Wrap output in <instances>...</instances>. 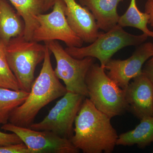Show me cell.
Wrapping results in <instances>:
<instances>
[{"instance_id": "cell-7", "label": "cell", "mask_w": 153, "mask_h": 153, "mask_svg": "<svg viewBox=\"0 0 153 153\" xmlns=\"http://www.w3.org/2000/svg\"><path fill=\"white\" fill-rule=\"evenodd\" d=\"M85 97L67 91L43 120L33 123L30 128L52 132L62 137L70 139L73 135L74 121Z\"/></svg>"}, {"instance_id": "cell-2", "label": "cell", "mask_w": 153, "mask_h": 153, "mask_svg": "<svg viewBox=\"0 0 153 153\" xmlns=\"http://www.w3.org/2000/svg\"><path fill=\"white\" fill-rule=\"evenodd\" d=\"M51 54L47 46L40 74L34 80L26 100L11 113L10 123L30 127L42 108L67 92L55 75L51 63Z\"/></svg>"}, {"instance_id": "cell-24", "label": "cell", "mask_w": 153, "mask_h": 153, "mask_svg": "<svg viewBox=\"0 0 153 153\" xmlns=\"http://www.w3.org/2000/svg\"><path fill=\"white\" fill-rule=\"evenodd\" d=\"M55 0H46V8L47 11L53 7Z\"/></svg>"}, {"instance_id": "cell-15", "label": "cell", "mask_w": 153, "mask_h": 153, "mask_svg": "<svg viewBox=\"0 0 153 153\" xmlns=\"http://www.w3.org/2000/svg\"><path fill=\"white\" fill-rule=\"evenodd\" d=\"M22 17L25 24L24 37L32 40L34 31L38 23L36 17L46 12V0H8Z\"/></svg>"}, {"instance_id": "cell-23", "label": "cell", "mask_w": 153, "mask_h": 153, "mask_svg": "<svg viewBox=\"0 0 153 153\" xmlns=\"http://www.w3.org/2000/svg\"><path fill=\"white\" fill-rule=\"evenodd\" d=\"M145 12L149 16V24L153 27V0H147L145 4Z\"/></svg>"}, {"instance_id": "cell-1", "label": "cell", "mask_w": 153, "mask_h": 153, "mask_svg": "<svg viewBox=\"0 0 153 153\" xmlns=\"http://www.w3.org/2000/svg\"><path fill=\"white\" fill-rule=\"evenodd\" d=\"M71 143L84 153H111L118 137L111 118L85 97L74 121Z\"/></svg>"}, {"instance_id": "cell-5", "label": "cell", "mask_w": 153, "mask_h": 153, "mask_svg": "<svg viewBox=\"0 0 153 153\" xmlns=\"http://www.w3.org/2000/svg\"><path fill=\"white\" fill-rule=\"evenodd\" d=\"M148 36L134 35L126 32L118 25L105 33L100 32L95 41L85 47H67L65 50L74 58L82 59L92 57L99 60L105 68L115 53L128 46H138L144 43Z\"/></svg>"}, {"instance_id": "cell-12", "label": "cell", "mask_w": 153, "mask_h": 153, "mask_svg": "<svg viewBox=\"0 0 153 153\" xmlns=\"http://www.w3.org/2000/svg\"><path fill=\"white\" fill-rule=\"evenodd\" d=\"M63 1L66 4V19L70 27L83 42L93 43L100 33L93 14L75 0Z\"/></svg>"}, {"instance_id": "cell-13", "label": "cell", "mask_w": 153, "mask_h": 153, "mask_svg": "<svg viewBox=\"0 0 153 153\" xmlns=\"http://www.w3.org/2000/svg\"><path fill=\"white\" fill-rule=\"evenodd\" d=\"M123 0H79L93 14L99 29L107 32L117 25L118 5Z\"/></svg>"}, {"instance_id": "cell-22", "label": "cell", "mask_w": 153, "mask_h": 153, "mask_svg": "<svg viewBox=\"0 0 153 153\" xmlns=\"http://www.w3.org/2000/svg\"><path fill=\"white\" fill-rule=\"evenodd\" d=\"M142 72L153 82V54L143 67Z\"/></svg>"}, {"instance_id": "cell-4", "label": "cell", "mask_w": 153, "mask_h": 153, "mask_svg": "<svg viewBox=\"0 0 153 153\" xmlns=\"http://www.w3.org/2000/svg\"><path fill=\"white\" fill-rule=\"evenodd\" d=\"M47 46L28 41L24 36L12 38L6 47L7 60L20 89L30 92L36 66L45 57Z\"/></svg>"}, {"instance_id": "cell-20", "label": "cell", "mask_w": 153, "mask_h": 153, "mask_svg": "<svg viewBox=\"0 0 153 153\" xmlns=\"http://www.w3.org/2000/svg\"><path fill=\"white\" fill-rule=\"evenodd\" d=\"M0 153H32L24 143L0 146Z\"/></svg>"}, {"instance_id": "cell-9", "label": "cell", "mask_w": 153, "mask_h": 153, "mask_svg": "<svg viewBox=\"0 0 153 153\" xmlns=\"http://www.w3.org/2000/svg\"><path fill=\"white\" fill-rule=\"evenodd\" d=\"M1 128L17 134L32 153H77L79 152L70 140L52 132L35 130L10 123L3 125Z\"/></svg>"}, {"instance_id": "cell-21", "label": "cell", "mask_w": 153, "mask_h": 153, "mask_svg": "<svg viewBox=\"0 0 153 153\" xmlns=\"http://www.w3.org/2000/svg\"><path fill=\"white\" fill-rule=\"evenodd\" d=\"M23 143L19 137L14 133L9 134L0 131V146Z\"/></svg>"}, {"instance_id": "cell-19", "label": "cell", "mask_w": 153, "mask_h": 153, "mask_svg": "<svg viewBox=\"0 0 153 153\" xmlns=\"http://www.w3.org/2000/svg\"><path fill=\"white\" fill-rule=\"evenodd\" d=\"M7 45L0 39V87L20 90L19 83L9 66L6 54Z\"/></svg>"}, {"instance_id": "cell-11", "label": "cell", "mask_w": 153, "mask_h": 153, "mask_svg": "<svg viewBox=\"0 0 153 153\" xmlns=\"http://www.w3.org/2000/svg\"><path fill=\"white\" fill-rule=\"evenodd\" d=\"M125 90L128 110L140 120L153 116V82L142 73Z\"/></svg>"}, {"instance_id": "cell-17", "label": "cell", "mask_w": 153, "mask_h": 153, "mask_svg": "<svg viewBox=\"0 0 153 153\" xmlns=\"http://www.w3.org/2000/svg\"><path fill=\"white\" fill-rule=\"evenodd\" d=\"M29 92L0 87V124L7 123L11 113L26 100Z\"/></svg>"}, {"instance_id": "cell-16", "label": "cell", "mask_w": 153, "mask_h": 153, "mask_svg": "<svg viewBox=\"0 0 153 153\" xmlns=\"http://www.w3.org/2000/svg\"><path fill=\"white\" fill-rule=\"evenodd\" d=\"M153 143V116L143 118L134 129L118 136L116 145L131 146L136 145L145 148Z\"/></svg>"}, {"instance_id": "cell-18", "label": "cell", "mask_w": 153, "mask_h": 153, "mask_svg": "<svg viewBox=\"0 0 153 153\" xmlns=\"http://www.w3.org/2000/svg\"><path fill=\"white\" fill-rule=\"evenodd\" d=\"M149 16L143 13L137 7L136 0H131L128 8L125 13L120 16L117 25L122 27H133L141 30L148 37L153 38V32L148 27Z\"/></svg>"}, {"instance_id": "cell-14", "label": "cell", "mask_w": 153, "mask_h": 153, "mask_svg": "<svg viewBox=\"0 0 153 153\" xmlns=\"http://www.w3.org/2000/svg\"><path fill=\"white\" fill-rule=\"evenodd\" d=\"M25 30L22 17L7 0H0V39L7 45L12 38L24 36Z\"/></svg>"}, {"instance_id": "cell-25", "label": "cell", "mask_w": 153, "mask_h": 153, "mask_svg": "<svg viewBox=\"0 0 153 153\" xmlns=\"http://www.w3.org/2000/svg\"></svg>"}, {"instance_id": "cell-10", "label": "cell", "mask_w": 153, "mask_h": 153, "mask_svg": "<svg viewBox=\"0 0 153 153\" xmlns=\"http://www.w3.org/2000/svg\"><path fill=\"white\" fill-rule=\"evenodd\" d=\"M153 54V43L144 42L137 46L130 57L126 60L110 59L105 69L108 76L120 87L125 89L133 79L142 73L143 66Z\"/></svg>"}, {"instance_id": "cell-8", "label": "cell", "mask_w": 153, "mask_h": 153, "mask_svg": "<svg viewBox=\"0 0 153 153\" xmlns=\"http://www.w3.org/2000/svg\"><path fill=\"white\" fill-rule=\"evenodd\" d=\"M50 13L40 14L36 17L38 27L32 40L37 42L60 41L67 47H82L83 41L72 31L66 16V5L63 0H55Z\"/></svg>"}, {"instance_id": "cell-6", "label": "cell", "mask_w": 153, "mask_h": 153, "mask_svg": "<svg viewBox=\"0 0 153 153\" xmlns=\"http://www.w3.org/2000/svg\"><path fill=\"white\" fill-rule=\"evenodd\" d=\"M56 62L55 75L64 82L67 91L88 97L85 77L95 58L86 57L76 59L69 55L57 41L44 42Z\"/></svg>"}, {"instance_id": "cell-3", "label": "cell", "mask_w": 153, "mask_h": 153, "mask_svg": "<svg viewBox=\"0 0 153 153\" xmlns=\"http://www.w3.org/2000/svg\"><path fill=\"white\" fill-rule=\"evenodd\" d=\"M104 68L94 63L88 71L85 84L88 97L100 111L111 118L128 110L124 89L105 74Z\"/></svg>"}]
</instances>
